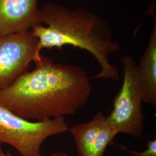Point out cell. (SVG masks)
<instances>
[{"label":"cell","mask_w":156,"mask_h":156,"mask_svg":"<svg viewBox=\"0 0 156 156\" xmlns=\"http://www.w3.org/2000/svg\"><path fill=\"white\" fill-rule=\"evenodd\" d=\"M120 62L124 68L123 84L106 122L117 134L122 133L140 138L144 132V116L137 65L133 57L128 55L123 56Z\"/></svg>","instance_id":"4"},{"label":"cell","mask_w":156,"mask_h":156,"mask_svg":"<svg viewBox=\"0 0 156 156\" xmlns=\"http://www.w3.org/2000/svg\"><path fill=\"white\" fill-rule=\"evenodd\" d=\"M122 150L128 151L133 156H156V140H151L147 142V149L145 151H131L122 145H118Z\"/></svg>","instance_id":"9"},{"label":"cell","mask_w":156,"mask_h":156,"mask_svg":"<svg viewBox=\"0 0 156 156\" xmlns=\"http://www.w3.org/2000/svg\"><path fill=\"white\" fill-rule=\"evenodd\" d=\"M30 31L38 39L33 62L39 59L43 49L66 45L90 52L101 67L100 73L92 78L117 81L119 69L110 63V56L120 50L113 39L112 28L102 17L83 8H71L55 2L39 8V21Z\"/></svg>","instance_id":"2"},{"label":"cell","mask_w":156,"mask_h":156,"mask_svg":"<svg viewBox=\"0 0 156 156\" xmlns=\"http://www.w3.org/2000/svg\"><path fill=\"white\" fill-rule=\"evenodd\" d=\"M1 35H0V39H1Z\"/></svg>","instance_id":"11"},{"label":"cell","mask_w":156,"mask_h":156,"mask_svg":"<svg viewBox=\"0 0 156 156\" xmlns=\"http://www.w3.org/2000/svg\"><path fill=\"white\" fill-rule=\"evenodd\" d=\"M143 102L156 106V22L149 43L137 65Z\"/></svg>","instance_id":"8"},{"label":"cell","mask_w":156,"mask_h":156,"mask_svg":"<svg viewBox=\"0 0 156 156\" xmlns=\"http://www.w3.org/2000/svg\"><path fill=\"white\" fill-rule=\"evenodd\" d=\"M0 156H13L9 152H4L1 147V144H0ZM50 156H68L66 153L63 152H57Z\"/></svg>","instance_id":"10"},{"label":"cell","mask_w":156,"mask_h":156,"mask_svg":"<svg viewBox=\"0 0 156 156\" xmlns=\"http://www.w3.org/2000/svg\"><path fill=\"white\" fill-rule=\"evenodd\" d=\"M68 129L65 117L30 122L0 105V144L11 145L20 156H42L41 148L45 140Z\"/></svg>","instance_id":"3"},{"label":"cell","mask_w":156,"mask_h":156,"mask_svg":"<svg viewBox=\"0 0 156 156\" xmlns=\"http://www.w3.org/2000/svg\"><path fill=\"white\" fill-rule=\"evenodd\" d=\"M39 0H0V35L30 31L39 21Z\"/></svg>","instance_id":"7"},{"label":"cell","mask_w":156,"mask_h":156,"mask_svg":"<svg viewBox=\"0 0 156 156\" xmlns=\"http://www.w3.org/2000/svg\"><path fill=\"white\" fill-rule=\"evenodd\" d=\"M38 39L31 31L12 34L0 39V90L27 71L35 55Z\"/></svg>","instance_id":"5"},{"label":"cell","mask_w":156,"mask_h":156,"mask_svg":"<svg viewBox=\"0 0 156 156\" xmlns=\"http://www.w3.org/2000/svg\"><path fill=\"white\" fill-rule=\"evenodd\" d=\"M68 131L73 135L79 156H104L108 146L117 135L101 112L89 122L75 124Z\"/></svg>","instance_id":"6"},{"label":"cell","mask_w":156,"mask_h":156,"mask_svg":"<svg viewBox=\"0 0 156 156\" xmlns=\"http://www.w3.org/2000/svg\"><path fill=\"white\" fill-rule=\"evenodd\" d=\"M35 68L0 90V105L19 117L41 122L65 117L85 105L91 92L82 67L55 63L41 55Z\"/></svg>","instance_id":"1"}]
</instances>
